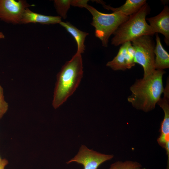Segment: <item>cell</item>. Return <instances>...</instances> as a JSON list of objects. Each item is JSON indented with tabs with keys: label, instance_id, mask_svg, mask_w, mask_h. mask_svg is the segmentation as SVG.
Here are the masks:
<instances>
[{
	"label": "cell",
	"instance_id": "6da1fadb",
	"mask_svg": "<svg viewBox=\"0 0 169 169\" xmlns=\"http://www.w3.org/2000/svg\"><path fill=\"white\" fill-rule=\"evenodd\" d=\"M165 73L163 70L155 69L150 76L136 79L130 87L131 94L128 101L145 112L153 109L164 90L162 77Z\"/></svg>",
	"mask_w": 169,
	"mask_h": 169
},
{
	"label": "cell",
	"instance_id": "7a4b0ae2",
	"mask_svg": "<svg viewBox=\"0 0 169 169\" xmlns=\"http://www.w3.org/2000/svg\"><path fill=\"white\" fill-rule=\"evenodd\" d=\"M81 54L76 53L66 62L57 75L52 105L57 109L72 95L79 85L83 75Z\"/></svg>",
	"mask_w": 169,
	"mask_h": 169
},
{
	"label": "cell",
	"instance_id": "3957f363",
	"mask_svg": "<svg viewBox=\"0 0 169 169\" xmlns=\"http://www.w3.org/2000/svg\"><path fill=\"white\" fill-rule=\"evenodd\" d=\"M149 8L146 3L138 11L130 15L128 19L121 24L114 32L111 44L116 46L131 42L141 36H153L155 33L146 21Z\"/></svg>",
	"mask_w": 169,
	"mask_h": 169
},
{
	"label": "cell",
	"instance_id": "277c9868",
	"mask_svg": "<svg viewBox=\"0 0 169 169\" xmlns=\"http://www.w3.org/2000/svg\"><path fill=\"white\" fill-rule=\"evenodd\" d=\"M84 8L92 15V21L91 24L95 28V35L101 40L102 46L104 47L108 46L111 35L121 24L127 20L129 17L118 12L111 13H103L87 3Z\"/></svg>",
	"mask_w": 169,
	"mask_h": 169
},
{
	"label": "cell",
	"instance_id": "5b68a950",
	"mask_svg": "<svg viewBox=\"0 0 169 169\" xmlns=\"http://www.w3.org/2000/svg\"><path fill=\"white\" fill-rule=\"evenodd\" d=\"M151 36L143 35L131 41L135 51L134 62L142 67L144 71L143 77L150 76L155 70L154 52L155 46Z\"/></svg>",
	"mask_w": 169,
	"mask_h": 169
},
{
	"label": "cell",
	"instance_id": "8992f818",
	"mask_svg": "<svg viewBox=\"0 0 169 169\" xmlns=\"http://www.w3.org/2000/svg\"><path fill=\"white\" fill-rule=\"evenodd\" d=\"M31 6L24 0H0V20L13 24H20L25 10Z\"/></svg>",
	"mask_w": 169,
	"mask_h": 169
},
{
	"label": "cell",
	"instance_id": "52a82bcc",
	"mask_svg": "<svg viewBox=\"0 0 169 169\" xmlns=\"http://www.w3.org/2000/svg\"><path fill=\"white\" fill-rule=\"evenodd\" d=\"M113 156L97 152L82 145L77 154L66 163L75 162L82 165L84 169H97L101 164L111 159Z\"/></svg>",
	"mask_w": 169,
	"mask_h": 169
},
{
	"label": "cell",
	"instance_id": "ba28073f",
	"mask_svg": "<svg viewBox=\"0 0 169 169\" xmlns=\"http://www.w3.org/2000/svg\"><path fill=\"white\" fill-rule=\"evenodd\" d=\"M163 93V98H161L157 103L164 113V117L161 125L160 135L158 138L157 142L160 145L165 149L166 153H169V91L165 90Z\"/></svg>",
	"mask_w": 169,
	"mask_h": 169
},
{
	"label": "cell",
	"instance_id": "9c48e42d",
	"mask_svg": "<svg viewBox=\"0 0 169 169\" xmlns=\"http://www.w3.org/2000/svg\"><path fill=\"white\" fill-rule=\"evenodd\" d=\"M146 20L155 33H160L165 37V42L169 44V8L165 6L162 11L157 15Z\"/></svg>",
	"mask_w": 169,
	"mask_h": 169
},
{
	"label": "cell",
	"instance_id": "30bf717a",
	"mask_svg": "<svg viewBox=\"0 0 169 169\" xmlns=\"http://www.w3.org/2000/svg\"><path fill=\"white\" fill-rule=\"evenodd\" d=\"M61 21V18L59 16H47L35 13L28 8L24 12L20 24L38 23L42 24H54L59 23Z\"/></svg>",
	"mask_w": 169,
	"mask_h": 169
},
{
	"label": "cell",
	"instance_id": "8fae6325",
	"mask_svg": "<svg viewBox=\"0 0 169 169\" xmlns=\"http://www.w3.org/2000/svg\"><path fill=\"white\" fill-rule=\"evenodd\" d=\"M146 0H127L125 3L120 7L114 8L105 5L103 1H98L103 7L107 10H111L113 12H119L127 16L130 15L138 11L146 3Z\"/></svg>",
	"mask_w": 169,
	"mask_h": 169
},
{
	"label": "cell",
	"instance_id": "7c38bea8",
	"mask_svg": "<svg viewBox=\"0 0 169 169\" xmlns=\"http://www.w3.org/2000/svg\"><path fill=\"white\" fill-rule=\"evenodd\" d=\"M126 42L120 47L117 55L111 61L108 62L106 65L114 70H125L129 69L127 49L129 43Z\"/></svg>",
	"mask_w": 169,
	"mask_h": 169
},
{
	"label": "cell",
	"instance_id": "4fadbf2b",
	"mask_svg": "<svg viewBox=\"0 0 169 169\" xmlns=\"http://www.w3.org/2000/svg\"><path fill=\"white\" fill-rule=\"evenodd\" d=\"M156 44L154 50L156 57L154 67L155 69H162L169 67V54L162 45L160 38L156 33Z\"/></svg>",
	"mask_w": 169,
	"mask_h": 169
},
{
	"label": "cell",
	"instance_id": "5bb4252c",
	"mask_svg": "<svg viewBox=\"0 0 169 169\" xmlns=\"http://www.w3.org/2000/svg\"><path fill=\"white\" fill-rule=\"evenodd\" d=\"M59 24L65 28L75 40L77 46L76 53L81 54L84 53L85 48L84 42L86 37L89 33L79 30L68 22L61 21Z\"/></svg>",
	"mask_w": 169,
	"mask_h": 169
},
{
	"label": "cell",
	"instance_id": "9a60e30c",
	"mask_svg": "<svg viewBox=\"0 0 169 169\" xmlns=\"http://www.w3.org/2000/svg\"><path fill=\"white\" fill-rule=\"evenodd\" d=\"M71 1L70 0H55L54 1L57 13L64 19L67 17V12L70 8Z\"/></svg>",
	"mask_w": 169,
	"mask_h": 169
},
{
	"label": "cell",
	"instance_id": "2e32d148",
	"mask_svg": "<svg viewBox=\"0 0 169 169\" xmlns=\"http://www.w3.org/2000/svg\"><path fill=\"white\" fill-rule=\"evenodd\" d=\"M142 166L138 162L131 161H117L112 164L109 169H141Z\"/></svg>",
	"mask_w": 169,
	"mask_h": 169
},
{
	"label": "cell",
	"instance_id": "e0dca14e",
	"mask_svg": "<svg viewBox=\"0 0 169 169\" xmlns=\"http://www.w3.org/2000/svg\"><path fill=\"white\" fill-rule=\"evenodd\" d=\"M8 108V104L4 100L3 88L0 85V119L6 113Z\"/></svg>",
	"mask_w": 169,
	"mask_h": 169
},
{
	"label": "cell",
	"instance_id": "ac0fdd59",
	"mask_svg": "<svg viewBox=\"0 0 169 169\" xmlns=\"http://www.w3.org/2000/svg\"><path fill=\"white\" fill-rule=\"evenodd\" d=\"M89 0H71V5L74 7L80 8H84V5L88 2Z\"/></svg>",
	"mask_w": 169,
	"mask_h": 169
},
{
	"label": "cell",
	"instance_id": "d6986e66",
	"mask_svg": "<svg viewBox=\"0 0 169 169\" xmlns=\"http://www.w3.org/2000/svg\"><path fill=\"white\" fill-rule=\"evenodd\" d=\"M8 161L6 159H2L0 162V169H4L5 167L8 164Z\"/></svg>",
	"mask_w": 169,
	"mask_h": 169
},
{
	"label": "cell",
	"instance_id": "ffe728a7",
	"mask_svg": "<svg viewBox=\"0 0 169 169\" xmlns=\"http://www.w3.org/2000/svg\"><path fill=\"white\" fill-rule=\"evenodd\" d=\"M5 36L4 34L1 31H0V39H4Z\"/></svg>",
	"mask_w": 169,
	"mask_h": 169
},
{
	"label": "cell",
	"instance_id": "44dd1931",
	"mask_svg": "<svg viewBox=\"0 0 169 169\" xmlns=\"http://www.w3.org/2000/svg\"><path fill=\"white\" fill-rule=\"evenodd\" d=\"M1 160H2V159H1L0 157V161H1Z\"/></svg>",
	"mask_w": 169,
	"mask_h": 169
}]
</instances>
